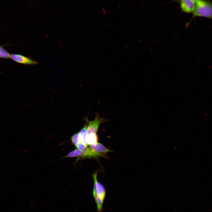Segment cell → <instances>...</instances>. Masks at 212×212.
Instances as JSON below:
<instances>
[{
    "label": "cell",
    "mask_w": 212,
    "mask_h": 212,
    "mask_svg": "<svg viewBox=\"0 0 212 212\" xmlns=\"http://www.w3.org/2000/svg\"><path fill=\"white\" fill-rule=\"evenodd\" d=\"M97 175V173L92 175L94 180L93 195L97 205V211L101 212L102 210L103 204L106 196V190L103 185L98 181Z\"/></svg>",
    "instance_id": "1"
},
{
    "label": "cell",
    "mask_w": 212,
    "mask_h": 212,
    "mask_svg": "<svg viewBox=\"0 0 212 212\" xmlns=\"http://www.w3.org/2000/svg\"><path fill=\"white\" fill-rule=\"evenodd\" d=\"M193 17H201L212 19V3L206 0H197L193 13Z\"/></svg>",
    "instance_id": "2"
},
{
    "label": "cell",
    "mask_w": 212,
    "mask_h": 212,
    "mask_svg": "<svg viewBox=\"0 0 212 212\" xmlns=\"http://www.w3.org/2000/svg\"><path fill=\"white\" fill-rule=\"evenodd\" d=\"M85 120L88 124L87 134L96 133L100 124L108 121V120L100 117L98 113H96L94 120L89 121L87 117H85Z\"/></svg>",
    "instance_id": "3"
},
{
    "label": "cell",
    "mask_w": 212,
    "mask_h": 212,
    "mask_svg": "<svg viewBox=\"0 0 212 212\" xmlns=\"http://www.w3.org/2000/svg\"><path fill=\"white\" fill-rule=\"evenodd\" d=\"M178 2L182 12L193 13L195 7V2L193 0H176Z\"/></svg>",
    "instance_id": "4"
},
{
    "label": "cell",
    "mask_w": 212,
    "mask_h": 212,
    "mask_svg": "<svg viewBox=\"0 0 212 212\" xmlns=\"http://www.w3.org/2000/svg\"><path fill=\"white\" fill-rule=\"evenodd\" d=\"M10 57L18 63L25 64L34 65L38 64L37 61L20 54H12L10 55Z\"/></svg>",
    "instance_id": "5"
},
{
    "label": "cell",
    "mask_w": 212,
    "mask_h": 212,
    "mask_svg": "<svg viewBox=\"0 0 212 212\" xmlns=\"http://www.w3.org/2000/svg\"><path fill=\"white\" fill-rule=\"evenodd\" d=\"M90 147L95 151L103 154L111 151L109 149L106 148L102 144L99 143H97L95 145H90Z\"/></svg>",
    "instance_id": "6"
},
{
    "label": "cell",
    "mask_w": 212,
    "mask_h": 212,
    "mask_svg": "<svg viewBox=\"0 0 212 212\" xmlns=\"http://www.w3.org/2000/svg\"><path fill=\"white\" fill-rule=\"evenodd\" d=\"M87 122H86V123L83 128L79 132H78V138L79 140L78 142L82 143L86 145H87V144L86 141V138L87 135Z\"/></svg>",
    "instance_id": "7"
},
{
    "label": "cell",
    "mask_w": 212,
    "mask_h": 212,
    "mask_svg": "<svg viewBox=\"0 0 212 212\" xmlns=\"http://www.w3.org/2000/svg\"><path fill=\"white\" fill-rule=\"evenodd\" d=\"M98 137L96 133L87 134L86 141L87 145H95L98 143Z\"/></svg>",
    "instance_id": "8"
},
{
    "label": "cell",
    "mask_w": 212,
    "mask_h": 212,
    "mask_svg": "<svg viewBox=\"0 0 212 212\" xmlns=\"http://www.w3.org/2000/svg\"><path fill=\"white\" fill-rule=\"evenodd\" d=\"M83 156L84 153L82 152L78 149H77L70 152L67 154L66 157H81L83 158Z\"/></svg>",
    "instance_id": "9"
},
{
    "label": "cell",
    "mask_w": 212,
    "mask_h": 212,
    "mask_svg": "<svg viewBox=\"0 0 212 212\" xmlns=\"http://www.w3.org/2000/svg\"><path fill=\"white\" fill-rule=\"evenodd\" d=\"M10 56V55L9 53L0 47V57L8 58Z\"/></svg>",
    "instance_id": "10"
},
{
    "label": "cell",
    "mask_w": 212,
    "mask_h": 212,
    "mask_svg": "<svg viewBox=\"0 0 212 212\" xmlns=\"http://www.w3.org/2000/svg\"><path fill=\"white\" fill-rule=\"evenodd\" d=\"M78 135V133L77 132L73 135L71 138L72 142L75 146L77 145L79 142Z\"/></svg>",
    "instance_id": "11"
},
{
    "label": "cell",
    "mask_w": 212,
    "mask_h": 212,
    "mask_svg": "<svg viewBox=\"0 0 212 212\" xmlns=\"http://www.w3.org/2000/svg\"><path fill=\"white\" fill-rule=\"evenodd\" d=\"M194 2H196L197 0H193Z\"/></svg>",
    "instance_id": "12"
}]
</instances>
